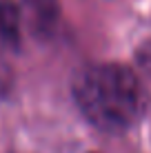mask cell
<instances>
[{"instance_id":"cell-3","label":"cell","mask_w":151,"mask_h":153,"mask_svg":"<svg viewBox=\"0 0 151 153\" xmlns=\"http://www.w3.org/2000/svg\"><path fill=\"white\" fill-rule=\"evenodd\" d=\"M20 27H22V9L13 0H0V42L7 47L20 45Z\"/></svg>"},{"instance_id":"cell-2","label":"cell","mask_w":151,"mask_h":153,"mask_svg":"<svg viewBox=\"0 0 151 153\" xmlns=\"http://www.w3.org/2000/svg\"><path fill=\"white\" fill-rule=\"evenodd\" d=\"M22 2H25V18H27L31 31L42 38L54 33L60 18L58 0H22Z\"/></svg>"},{"instance_id":"cell-1","label":"cell","mask_w":151,"mask_h":153,"mask_svg":"<svg viewBox=\"0 0 151 153\" xmlns=\"http://www.w3.org/2000/svg\"><path fill=\"white\" fill-rule=\"evenodd\" d=\"M71 91L82 115L105 133L131 129L147 104L136 73L118 62H96L78 69Z\"/></svg>"}]
</instances>
